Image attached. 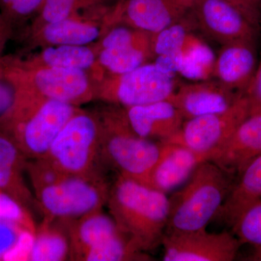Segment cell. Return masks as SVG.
<instances>
[{"instance_id": "44dd1931", "label": "cell", "mask_w": 261, "mask_h": 261, "mask_svg": "<svg viewBox=\"0 0 261 261\" xmlns=\"http://www.w3.org/2000/svg\"><path fill=\"white\" fill-rule=\"evenodd\" d=\"M196 21L192 10L177 23L152 34V49L155 62L163 68L176 73L180 53L195 28Z\"/></svg>"}, {"instance_id": "d590c367", "label": "cell", "mask_w": 261, "mask_h": 261, "mask_svg": "<svg viewBox=\"0 0 261 261\" xmlns=\"http://www.w3.org/2000/svg\"><path fill=\"white\" fill-rule=\"evenodd\" d=\"M228 1L238 5L259 23L261 13V0H228Z\"/></svg>"}, {"instance_id": "ffe728a7", "label": "cell", "mask_w": 261, "mask_h": 261, "mask_svg": "<svg viewBox=\"0 0 261 261\" xmlns=\"http://www.w3.org/2000/svg\"><path fill=\"white\" fill-rule=\"evenodd\" d=\"M37 95L46 99L70 103L80 100L87 94V75L79 68L49 66L38 70L34 76Z\"/></svg>"}, {"instance_id": "83f0119b", "label": "cell", "mask_w": 261, "mask_h": 261, "mask_svg": "<svg viewBox=\"0 0 261 261\" xmlns=\"http://www.w3.org/2000/svg\"><path fill=\"white\" fill-rule=\"evenodd\" d=\"M43 60L49 66L86 69L93 65L92 50L84 46L60 45L49 47L43 53Z\"/></svg>"}, {"instance_id": "484cf974", "label": "cell", "mask_w": 261, "mask_h": 261, "mask_svg": "<svg viewBox=\"0 0 261 261\" xmlns=\"http://www.w3.org/2000/svg\"><path fill=\"white\" fill-rule=\"evenodd\" d=\"M34 238L28 230L0 219V260H29Z\"/></svg>"}, {"instance_id": "4dcf8cb0", "label": "cell", "mask_w": 261, "mask_h": 261, "mask_svg": "<svg viewBox=\"0 0 261 261\" xmlns=\"http://www.w3.org/2000/svg\"><path fill=\"white\" fill-rule=\"evenodd\" d=\"M105 0H44L41 7L43 20L47 23H56L68 18L80 7L88 6Z\"/></svg>"}, {"instance_id": "74e56055", "label": "cell", "mask_w": 261, "mask_h": 261, "mask_svg": "<svg viewBox=\"0 0 261 261\" xmlns=\"http://www.w3.org/2000/svg\"><path fill=\"white\" fill-rule=\"evenodd\" d=\"M255 250L251 256L248 257V260L261 261V247H254Z\"/></svg>"}, {"instance_id": "8d00e7d4", "label": "cell", "mask_w": 261, "mask_h": 261, "mask_svg": "<svg viewBox=\"0 0 261 261\" xmlns=\"http://www.w3.org/2000/svg\"><path fill=\"white\" fill-rule=\"evenodd\" d=\"M12 33H13V28L11 25L0 13V55L7 40L12 35Z\"/></svg>"}, {"instance_id": "8992f818", "label": "cell", "mask_w": 261, "mask_h": 261, "mask_svg": "<svg viewBox=\"0 0 261 261\" xmlns=\"http://www.w3.org/2000/svg\"><path fill=\"white\" fill-rule=\"evenodd\" d=\"M110 187L102 176L67 175L54 185L35 192L44 219L71 220L102 210Z\"/></svg>"}, {"instance_id": "7a4b0ae2", "label": "cell", "mask_w": 261, "mask_h": 261, "mask_svg": "<svg viewBox=\"0 0 261 261\" xmlns=\"http://www.w3.org/2000/svg\"><path fill=\"white\" fill-rule=\"evenodd\" d=\"M70 103L16 92L11 107L0 117V130L29 160L47 153L53 140L76 113Z\"/></svg>"}, {"instance_id": "ac0fdd59", "label": "cell", "mask_w": 261, "mask_h": 261, "mask_svg": "<svg viewBox=\"0 0 261 261\" xmlns=\"http://www.w3.org/2000/svg\"><path fill=\"white\" fill-rule=\"evenodd\" d=\"M28 160L15 142L0 130V191L29 211L37 202L24 177Z\"/></svg>"}, {"instance_id": "836d02e7", "label": "cell", "mask_w": 261, "mask_h": 261, "mask_svg": "<svg viewBox=\"0 0 261 261\" xmlns=\"http://www.w3.org/2000/svg\"><path fill=\"white\" fill-rule=\"evenodd\" d=\"M21 211L20 204L10 196L0 191V219L14 220Z\"/></svg>"}, {"instance_id": "1f68e13d", "label": "cell", "mask_w": 261, "mask_h": 261, "mask_svg": "<svg viewBox=\"0 0 261 261\" xmlns=\"http://www.w3.org/2000/svg\"><path fill=\"white\" fill-rule=\"evenodd\" d=\"M44 0H0V13L11 25L20 23L40 10Z\"/></svg>"}, {"instance_id": "d6986e66", "label": "cell", "mask_w": 261, "mask_h": 261, "mask_svg": "<svg viewBox=\"0 0 261 261\" xmlns=\"http://www.w3.org/2000/svg\"><path fill=\"white\" fill-rule=\"evenodd\" d=\"M64 224L70 244L69 258L83 260L93 247L119 232L111 216L102 210L84 215L78 219L60 220Z\"/></svg>"}, {"instance_id": "277c9868", "label": "cell", "mask_w": 261, "mask_h": 261, "mask_svg": "<svg viewBox=\"0 0 261 261\" xmlns=\"http://www.w3.org/2000/svg\"><path fill=\"white\" fill-rule=\"evenodd\" d=\"M100 124L103 165L116 170L119 176L150 187L161 142L156 143L137 135L128 123L126 111L108 113Z\"/></svg>"}, {"instance_id": "5b68a950", "label": "cell", "mask_w": 261, "mask_h": 261, "mask_svg": "<svg viewBox=\"0 0 261 261\" xmlns=\"http://www.w3.org/2000/svg\"><path fill=\"white\" fill-rule=\"evenodd\" d=\"M44 157L65 174L102 176L101 124L93 116L76 112L65 123Z\"/></svg>"}, {"instance_id": "4316f807", "label": "cell", "mask_w": 261, "mask_h": 261, "mask_svg": "<svg viewBox=\"0 0 261 261\" xmlns=\"http://www.w3.org/2000/svg\"><path fill=\"white\" fill-rule=\"evenodd\" d=\"M84 261L152 260L146 252H141L124 233L119 232L91 249Z\"/></svg>"}, {"instance_id": "603a6c76", "label": "cell", "mask_w": 261, "mask_h": 261, "mask_svg": "<svg viewBox=\"0 0 261 261\" xmlns=\"http://www.w3.org/2000/svg\"><path fill=\"white\" fill-rule=\"evenodd\" d=\"M261 199V156L247 165L238 184L233 185L222 206L224 214L235 219L245 208Z\"/></svg>"}, {"instance_id": "6da1fadb", "label": "cell", "mask_w": 261, "mask_h": 261, "mask_svg": "<svg viewBox=\"0 0 261 261\" xmlns=\"http://www.w3.org/2000/svg\"><path fill=\"white\" fill-rule=\"evenodd\" d=\"M107 205L118 229L141 252L162 244L169 214L166 193L119 176L110 187Z\"/></svg>"}, {"instance_id": "e575fe53", "label": "cell", "mask_w": 261, "mask_h": 261, "mask_svg": "<svg viewBox=\"0 0 261 261\" xmlns=\"http://www.w3.org/2000/svg\"><path fill=\"white\" fill-rule=\"evenodd\" d=\"M16 90L9 81L0 76V117L13 105Z\"/></svg>"}, {"instance_id": "3957f363", "label": "cell", "mask_w": 261, "mask_h": 261, "mask_svg": "<svg viewBox=\"0 0 261 261\" xmlns=\"http://www.w3.org/2000/svg\"><path fill=\"white\" fill-rule=\"evenodd\" d=\"M229 176L211 161L199 163L186 185L169 198L166 231L205 228L218 216L232 188Z\"/></svg>"}, {"instance_id": "7c38bea8", "label": "cell", "mask_w": 261, "mask_h": 261, "mask_svg": "<svg viewBox=\"0 0 261 261\" xmlns=\"http://www.w3.org/2000/svg\"><path fill=\"white\" fill-rule=\"evenodd\" d=\"M244 94L228 89L219 81H198L182 84L168 98L185 120L223 112Z\"/></svg>"}, {"instance_id": "f546056e", "label": "cell", "mask_w": 261, "mask_h": 261, "mask_svg": "<svg viewBox=\"0 0 261 261\" xmlns=\"http://www.w3.org/2000/svg\"><path fill=\"white\" fill-rule=\"evenodd\" d=\"M27 173L35 192L44 187L54 185L68 175L61 171L45 157L28 160Z\"/></svg>"}, {"instance_id": "cb8c5ba5", "label": "cell", "mask_w": 261, "mask_h": 261, "mask_svg": "<svg viewBox=\"0 0 261 261\" xmlns=\"http://www.w3.org/2000/svg\"><path fill=\"white\" fill-rule=\"evenodd\" d=\"M53 225V220L44 219V222L34 234L29 260L62 261L69 257L70 244L63 223Z\"/></svg>"}, {"instance_id": "d6a6232c", "label": "cell", "mask_w": 261, "mask_h": 261, "mask_svg": "<svg viewBox=\"0 0 261 261\" xmlns=\"http://www.w3.org/2000/svg\"><path fill=\"white\" fill-rule=\"evenodd\" d=\"M245 95L250 102L251 111L261 109V60L257 65L255 76L245 92Z\"/></svg>"}, {"instance_id": "9c48e42d", "label": "cell", "mask_w": 261, "mask_h": 261, "mask_svg": "<svg viewBox=\"0 0 261 261\" xmlns=\"http://www.w3.org/2000/svg\"><path fill=\"white\" fill-rule=\"evenodd\" d=\"M165 261H231L242 243L228 231L210 233L205 228L165 231L162 244Z\"/></svg>"}, {"instance_id": "ba28073f", "label": "cell", "mask_w": 261, "mask_h": 261, "mask_svg": "<svg viewBox=\"0 0 261 261\" xmlns=\"http://www.w3.org/2000/svg\"><path fill=\"white\" fill-rule=\"evenodd\" d=\"M118 75L106 98L126 108L165 100L176 90V73L155 63Z\"/></svg>"}, {"instance_id": "5bb4252c", "label": "cell", "mask_w": 261, "mask_h": 261, "mask_svg": "<svg viewBox=\"0 0 261 261\" xmlns=\"http://www.w3.org/2000/svg\"><path fill=\"white\" fill-rule=\"evenodd\" d=\"M216 57L214 75L228 89L245 94L257 67L255 39L222 45Z\"/></svg>"}, {"instance_id": "4fadbf2b", "label": "cell", "mask_w": 261, "mask_h": 261, "mask_svg": "<svg viewBox=\"0 0 261 261\" xmlns=\"http://www.w3.org/2000/svg\"><path fill=\"white\" fill-rule=\"evenodd\" d=\"M261 156V109L251 111L226 144L211 158L228 174L243 172Z\"/></svg>"}, {"instance_id": "e0dca14e", "label": "cell", "mask_w": 261, "mask_h": 261, "mask_svg": "<svg viewBox=\"0 0 261 261\" xmlns=\"http://www.w3.org/2000/svg\"><path fill=\"white\" fill-rule=\"evenodd\" d=\"M198 156L185 146L161 142V152L152 170L150 187L168 193L187 182L199 163Z\"/></svg>"}, {"instance_id": "9a60e30c", "label": "cell", "mask_w": 261, "mask_h": 261, "mask_svg": "<svg viewBox=\"0 0 261 261\" xmlns=\"http://www.w3.org/2000/svg\"><path fill=\"white\" fill-rule=\"evenodd\" d=\"M132 129L143 138L167 142L181 129L185 118L168 99L127 108Z\"/></svg>"}, {"instance_id": "52a82bcc", "label": "cell", "mask_w": 261, "mask_h": 261, "mask_svg": "<svg viewBox=\"0 0 261 261\" xmlns=\"http://www.w3.org/2000/svg\"><path fill=\"white\" fill-rule=\"evenodd\" d=\"M250 112V102L244 94L223 112L185 120L179 132L165 142L185 146L197 154L202 162L210 161Z\"/></svg>"}, {"instance_id": "d4e9b609", "label": "cell", "mask_w": 261, "mask_h": 261, "mask_svg": "<svg viewBox=\"0 0 261 261\" xmlns=\"http://www.w3.org/2000/svg\"><path fill=\"white\" fill-rule=\"evenodd\" d=\"M42 34L45 40L51 44L83 46L95 40L99 36V31L93 25L67 18L47 23Z\"/></svg>"}, {"instance_id": "30bf717a", "label": "cell", "mask_w": 261, "mask_h": 261, "mask_svg": "<svg viewBox=\"0 0 261 261\" xmlns=\"http://www.w3.org/2000/svg\"><path fill=\"white\" fill-rule=\"evenodd\" d=\"M191 10L197 27L222 45L256 39L258 22L228 0H193Z\"/></svg>"}, {"instance_id": "f35d334b", "label": "cell", "mask_w": 261, "mask_h": 261, "mask_svg": "<svg viewBox=\"0 0 261 261\" xmlns=\"http://www.w3.org/2000/svg\"><path fill=\"white\" fill-rule=\"evenodd\" d=\"M190 1H191L192 3V2H193V0H190Z\"/></svg>"}, {"instance_id": "f1b7e54d", "label": "cell", "mask_w": 261, "mask_h": 261, "mask_svg": "<svg viewBox=\"0 0 261 261\" xmlns=\"http://www.w3.org/2000/svg\"><path fill=\"white\" fill-rule=\"evenodd\" d=\"M231 227L242 244L261 247V199L247 206L233 221Z\"/></svg>"}, {"instance_id": "2e32d148", "label": "cell", "mask_w": 261, "mask_h": 261, "mask_svg": "<svg viewBox=\"0 0 261 261\" xmlns=\"http://www.w3.org/2000/svg\"><path fill=\"white\" fill-rule=\"evenodd\" d=\"M192 5L190 0H125L121 9L135 28L154 34L185 18Z\"/></svg>"}, {"instance_id": "8fae6325", "label": "cell", "mask_w": 261, "mask_h": 261, "mask_svg": "<svg viewBox=\"0 0 261 261\" xmlns=\"http://www.w3.org/2000/svg\"><path fill=\"white\" fill-rule=\"evenodd\" d=\"M99 61L116 75H121L145 64L153 57L152 34L126 27L113 29L102 41Z\"/></svg>"}, {"instance_id": "7402d4cb", "label": "cell", "mask_w": 261, "mask_h": 261, "mask_svg": "<svg viewBox=\"0 0 261 261\" xmlns=\"http://www.w3.org/2000/svg\"><path fill=\"white\" fill-rule=\"evenodd\" d=\"M214 51L192 33L180 53L176 73L193 81L208 80L214 75Z\"/></svg>"}]
</instances>
